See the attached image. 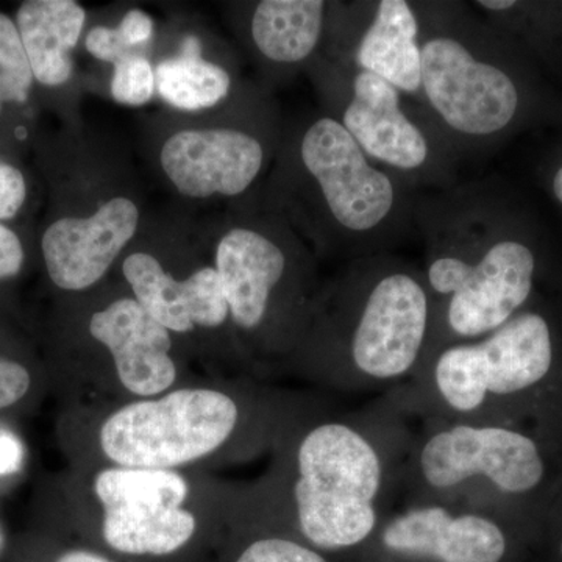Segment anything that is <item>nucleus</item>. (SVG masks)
Listing matches in <instances>:
<instances>
[{"mask_svg": "<svg viewBox=\"0 0 562 562\" xmlns=\"http://www.w3.org/2000/svg\"><path fill=\"white\" fill-rule=\"evenodd\" d=\"M414 225L425 244L432 312L425 361L490 335L538 297L546 269L538 233L497 184L460 181L417 192Z\"/></svg>", "mask_w": 562, "mask_h": 562, "instance_id": "obj_1", "label": "nucleus"}, {"mask_svg": "<svg viewBox=\"0 0 562 562\" xmlns=\"http://www.w3.org/2000/svg\"><path fill=\"white\" fill-rule=\"evenodd\" d=\"M417 101L454 157L476 160L553 110L527 54L471 2L416 0Z\"/></svg>", "mask_w": 562, "mask_h": 562, "instance_id": "obj_2", "label": "nucleus"}, {"mask_svg": "<svg viewBox=\"0 0 562 562\" xmlns=\"http://www.w3.org/2000/svg\"><path fill=\"white\" fill-rule=\"evenodd\" d=\"M431 317L419 266L395 254L358 258L317 292L295 350L333 390L384 395L424 364Z\"/></svg>", "mask_w": 562, "mask_h": 562, "instance_id": "obj_3", "label": "nucleus"}, {"mask_svg": "<svg viewBox=\"0 0 562 562\" xmlns=\"http://www.w3.org/2000/svg\"><path fill=\"white\" fill-rule=\"evenodd\" d=\"M408 419L516 425L562 436V336L541 299L501 328L439 349L383 395Z\"/></svg>", "mask_w": 562, "mask_h": 562, "instance_id": "obj_4", "label": "nucleus"}, {"mask_svg": "<svg viewBox=\"0 0 562 562\" xmlns=\"http://www.w3.org/2000/svg\"><path fill=\"white\" fill-rule=\"evenodd\" d=\"M416 194L322 113L284 140L271 199L277 216L305 233L317 254L353 261L394 254L412 238Z\"/></svg>", "mask_w": 562, "mask_h": 562, "instance_id": "obj_5", "label": "nucleus"}, {"mask_svg": "<svg viewBox=\"0 0 562 562\" xmlns=\"http://www.w3.org/2000/svg\"><path fill=\"white\" fill-rule=\"evenodd\" d=\"M412 422L380 395L322 417L299 436L290 498L295 527L310 546L341 552L371 542L401 503Z\"/></svg>", "mask_w": 562, "mask_h": 562, "instance_id": "obj_6", "label": "nucleus"}, {"mask_svg": "<svg viewBox=\"0 0 562 562\" xmlns=\"http://www.w3.org/2000/svg\"><path fill=\"white\" fill-rule=\"evenodd\" d=\"M561 476L560 435L424 419L403 464L401 501L465 506L539 535Z\"/></svg>", "mask_w": 562, "mask_h": 562, "instance_id": "obj_7", "label": "nucleus"}, {"mask_svg": "<svg viewBox=\"0 0 562 562\" xmlns=\"http://www.w3.org/2000/svg\"><path fill=\"white\" fill-rule=\"evenodd\" d=\"M312 70L325 114L339 122L373 162L417 192L460 183V160L419 103L386 80L322 54Z\"/></svg>", "mask_w": 562, "mask_h": 562, "instance_id": "obj_8", "label": "nucleus"}, {"mask_svg": "<svg viewBox=\"0 0 562 562\" xmlns=\"http://www.w3.org/2000/svg\"><path fill=\"white\" fill-rule=\"evenodd\" d=\"M214 261L235 327L271 349H295L317 292L312 255L290 225L279 216L235 225Z\"/></svg>", "mask_w": 562, "mask_h": 562, "instance_id": "obj_9", "label": "nucleus"}, {"mask_svg": "<svg viewBox=\"0 0 562 562\" xmlns=\"http://www.w3.org/2000/svg\"><path fill=\"white\" fill-rule=\"evenodd\" d=\"M239 416L238 403L225 392L173 391L110 416L102 425L101 446L120 468L169 471L224 446Z\"/></svg>", "mask_w": 562, "mask_h": 562, "instance_id": "obj_10", "label": "nucleus"}, {"mask_svg": "<svg viewBox=\"0 0 562 562\" xmlns=\"http://www.w3.org/2000/svg\"><path fill=\"white\" fill-rule=\"evenodd\" d=\"M94 490L105 509L103 539L116 552L165 557L194 536L195 517L181 508L188 483L179 473L106 469L95 479Z\"/></svg>", "mask_w": 562, "mask_h": 562, "instance_id": "obj_11", "label": "nucleus"}, {"mask_svg": "<svg viewBox=\"0 0 562 562\" xmlns=\"http://www.w3.org/2000/svg\"><path fill=\"white\" fill-rule=\"evenodd\" d=\"M519 536L530 532L495 514L401 503L369 543L395 562H506Z\"/></svg>", "mask_w": 562, "mask_h": 562, "instance_id": "obj_12", "label": "nucleus"}, {"mask_svg": "<svg viewBox=\"0 0 562 562\" xmlns=\"http://www.w3.org/2000/svg\"><path fill=\"white\" fill-rule=\"evenodd\" d=\"M321 54L420 99L419 22L409 0L330 2Z\"/></svg>", "mask_w": 562, "mask_h": 562, "instance_id": "obj_13", "label": "nucleus"}, {"mask_svg": "<svg viewBox=\"0 0 562 562\" xmlns=\"http://www.w3.org/2000/svg\"><path fill=\"white\" fill-rule=\"evenodd\" d=\"M269 140L255 128H198L173 133L161 147L166 177L184 198H236L260 179Z\"/></svg>", "mask_w": 562, "mask_h": 562, "instance_id": "obj_14", "label": "nucleus"}, {"mask_svg": "<svg viewBox=\"0 0 562 562\" xmlns=\"http://www.w3.org/2000/svg\"><path fill=\"white\" fill-rule=\"evenodd\" d=\"M138 225V206L124 195L103 202L90 216L55 221L41 241L52 281L65 291H83L98 283Z\"/></svg>", "mask_w": 562, "mask_h": 562, "instance_id": "obj_15", "label": "nucleus"}, {"mask_svg": "<svg viewBox=\"0 0 562 562\" xmlns=\"http://www.w3.org/2000/svg\"><path fill=\"white\" fill-rule=\"evenodd\" d=\"M90 333L110 350L117 376L132 394L158 395L176 382L171 331L135 299H120L92 314Z\"/></svg>", "mask_w": 562, "mask_h": 562, "instance_id": "obj_16", "label": "nucleus"}, {"mask_svg": "<svg viewBox=\"0 0 562 562\" xmlns=\"http://www.w3.org/2000/svg\"><path fill=\"white\" fill-rule=\"evenodd\" d=\"M122 273L135 301L166 330L187 333L195 325L216 328L231 317L220 273L214 268L199 269L179 281L165 271L154 255L135 251L122 262Z\"/></svg>", "mask_w": 562, "mask_h": 562, "instance_id": "obj_17", "label": "nucleus"}, {"mask_svg": "<svg viewBox=\"0 0 562 562\" xmlns=\"http://www.w3.org/2000/svg\"><path fill=\"white\" fill-rule=\"evenodd\" d=\"M328 11L324 0H261L250 10L251 46L273 69L313 63L324 46Z\"/></svg>", "mask_w": 562, "mask_h": 562, "instance_id": "obj_18", "label": "nucleus"}, {"mask_svg": "<svg viewBox=\"0 0 562 562\" xmlns=\"http://www.w3.org/2000/svg\"><path fill=\"white\" fill-rule=\"evenodd\" d=\"M87 11L74 0H27L16 14L22 46L35 80L60 87L72 76L70 52L76 49Z\"/></svg>", "mask_w": 562, "mask_h": 562, "instance_id": "obj_19", "label": "nucleus"}, {"mask_svg": "<svg viewBox=\"0 0 562 562\" xmlns=\"http://www.w3.org/2000/svg\"><path fill=\"white\" fill-rule=\"evenodd\" d=\"M155 83L166 102L176 109H211L227 98L232 77L222 66L202 58L177 57L155 69Z\"/></svg>", "mask_w": 562, "mask_h": 562, "instance_id": "obj_20", "label": "nucleus"}, {"mask_svg": "<svg viewBox=\"0 0 562 562\" xmlns=\"http://www.w3.org/2000/svg\"><path fill=\"white\" fill-rule=\"evenodd\" d=\"M33 80L35 76L16 24L0 13V113L5 103L27 101Z\"/></svg>", "mask_w": 562, "mask_h": 562, "instance_id": "obj_21", "label": "nucleus"}, {"mask_svg": "<svg viewBox=\"0 0 562 562\" xmlns=\"http://www.w3.org/2000/svg\"><path fill=\"white\" fill-rule=\"evenodd\" d=\"M155 70L143 55H128L114 65L111 77V95L122 105L143 106L154 95Z\"/></svg>", "mask_w": 562, "mask_h": 562, "instance_id": "obj_22", "label": "nucleus"}, {"mask_svg": "<svg viewBox=\"0 0 562 562\" xmlns=\"http://www.w3.org/2000/svg\"><path fill=\"white\" fill-rule=\"evenodd\" d=\"M235 562H330L305 543L284 536H262L251 541Z\"/></svg>", "mask_w": 562, "mask_h": 562, "instance_id": "obj_23", "label": "nucleus"}, {"mask_svg": "<svg viewBox=\"0 0 562 562\" xmlns=\"http://www.w3.org/2000/svg\"><path fill=\"white\" fill-rule=\"evenodd\" d=\"M85 47L90 52L92 57L98 60L116 65L128 55H135L132 47L125 43L124 36L121 35L120 29L94 27L88 33Z\"/></svg>", "mask_w": 562, "mask_h": 562, "instance_id": "obj_24", "label": "nucleus"}, {"mask_svg": "<svg viewBox=\"0 0 562 562\" xmlns=\"http://www.w3.org/2000/svg\"><path fill=\"white\" fill-rule=\"evenodd\" d=\"M27 187L20 169L0 161V220H11L24 205Z\"/></svg>", "mask_w": 562, "mask_h": 562, "instance_id": "obj_25", "label": "nucleus"}, {"mask_svg": "<svg viewBox=\"0 0 562 562\" xmlns=\"http://www.w3.org/2000/svg\"><path fill=\"white\" fill-rule=\"evenodd\" d=\"M31 375L24 366L0 358V409L9 408L27 394Z\"/></svg>", "mask_w": 562, "mask_h": 562, "instance_id": "obj_26", "label": "nucleus"}, {"mask_svg": "<svg viewBox=\"0 0 562 562\" xmlns=\"http://www.w3.org/2000/svg\"><path fill=\"white\" fill-rule=\"evenodd\" d=\"M24 262V249L16 233L0 224V280L20 273Z\"/></svg>", "mask_w": 562, "mask_h": 562, "instance_id": "obj_27", "label": "nucleus"}, {"mask_svg": "<svg viewBox=\"0 0 562 562\" xmlns=\"http://www.w3.org/2000/svg\"><path fill=\"white\" fill-rule=\"evenodd\" d=\"M117 29H120L121 35L124 36L125 43L135 50L136 47L149 43L151 35H154V21L143 10L133 9L125 13Z\"/></svg>", "mask_w": 562, "mask_h": 562, "instance_id": "obj_28", "label": "nucleus"}, {"mask_svg": "<svg viewBox=\"0 0 562 562\" xmlns=\"http://www.w3.org/2000/svg\"><path fill=\"white\" fill-rule=\"evenodd\" d=\"M541 532H546L549 538H552L558 558L562 562V476L557 492H554L553 501L547 509L546 519H543L539 535Z\"/></svg>", "mask_w": 562, "mask_h": 562, "instance_id": "obj_29", "label": "nucleus"}, {"mask_svg": "<svg viewBox=\"0 0 562 562\" xmlns=\"http://www.w3.org/2000/svg\"><path fill=\"white\" fill-rule=\"evenodd\" d=\"M24 458L22 443L9 431H0V476L20 471Z\"/></svg>", "mask_w": 562, "mask_h": 562, "instance_id": "obj_30", "label": "nucleus"}, {"mask_svg": "<svg viewBox=\"0 0 562 562\" xmlns=\"http://www.w3.org/2000/svg\"><path fill=\"white\" fill-rule=\"evenodd\" d=\"M547 188L562 209V155L547 169Z\"/></svg>", "mask_w": 562, "mask_h": 562, "instance_id": "obj_31", "label": "nucleus"}, {"mask_svg": "<svg viewBox=\"0 0 562 562\" xmlns=\"http://www.w3.org/2000/svg\"><path fill=\"white\" fill-rule=\"evenodd\" d=\"M55 562H111L109 558L102 557V554L90 552V550H72L61 554Z\"/></svg>", "mask_w": 562, "mask_h": 562, "instance_id": "obj_32", "label": "nucleus"}, {"mask_svg": "<svg viewBox=\"0 0 562 562\" xmlns=\"http://www.w3.org/2000/svg\"><path fill=\"white\" fill-rule=\"evenodd\" d=\"M181 57L188 58H201V41L195 36H188L183 43V50H181Z\"/></svg>", "mask_w": 562, "mask_h": 562, "instance_id": "obj_33", "label": "nucleus"}, {"mask_svg": "<svg viewBox=\"0 0 562 562\" xmlns=\"http://www.w3.org/2000/svg\"><path fill=\"white\" fill-rule=\"evenodd\" d=\"M558 322H560L561 336H562V314H558Z\"/></svg>", "mask_w": 562, "mask_h": 562, "instance_id": "obj_34", "label": "nucleus"}]
</instances>
